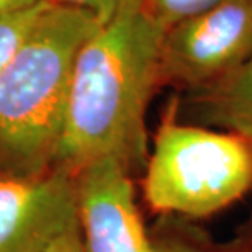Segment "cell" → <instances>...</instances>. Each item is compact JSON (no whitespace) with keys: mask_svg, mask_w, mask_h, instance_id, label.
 Wrapping results in <instances>:
<instances>
[{"mask_svg":"<svg viewBox=\"0 0 252 252\" xmlns=\"http://www.w3.org/2000/svg\"><path fill=\"white\" fill-rule=\"evenodd\" d=\"M205 90L206 115L215 123L252 141V56L228 77Z\"/></svg>","mask_w":252,"mask_h":252,"instance_id":"7","label":"cell"},{"mask_svg":"<svg viewBox=\"0 0 252 252\" xmlns=\"http://www.w3.org/2000/svg\"><path fill=\"white\" fill-rule=\"evenodd\" d=\"M224 0H144L148 12L164 32L184 20L206 12Z\"/></svg>","mask_w":252,"mask_h":252,"instance_id":"9","label":"cell"},{"mask_svg":"<svg viewBox=\"0 0 252 252\" xmlns=\"http://www.w3.org/2000/svg\"><path fill=\"white\" fill-rule=\"evenodd\" d=\"M251 187V139L182 125L174 115L164 118L143 182L144 198L154 211L201 218L233 205Z\"/></svg>","mask_w":252,"mask_h":252,"instance_id":"3","label":"cell"},{"mask_svg":"<svg viewBox=\"0 0 252 252\" xmlns=\"http://www.w3.org/2000/svg\"><path fill=\"white\" fill-rule=\"evenodd\" d=\"M53 0H43L32 8L0 17V72L30 36Z\"/></svg>","mask_w":252,"mask_h":252,"instance_id":"8","label":"cell"},{"mask_svg":"<svg viewBox=\"0 0 252 252\" xmlns=\"http://www.w3.org/2000/svg\"><path fill=\"white\" fill-rule=\"evenodd\" d=\"M151 252H198L189 248H180V246H154Z\"/></svg>","mask_w":252,"mask_h":252,"instance_id":"13","label":"cell"},{"mask_svg":"<svg viewBox=\"0 0 252 252\" xmlns=\"http://www.w3.org/2000/svg\"><path fill=\"white\" fill-rule=\"evenodd\" d=\"M41 2L43 0H0V17L32 8Z\"/></svg>","mask_w":252,"mask_h":252,"instance_id":"11","label":"cell"},{"mask_svg":"<svg viewBox=\"0 0 252 252\" xmlns=\"http://www.w3.org/2000/svg\"><path fill=\"white\" fill-rule=\"evenodd\" d=\"M54 3L64 5V7H72L82 12L92 15L97 22L102 25H107L108 22L117 17L123 8L128 5L144 2V0H53Z\"/></svg>","mask_w":252,"mask_h":252,"instance_id":"10","label":"cell"},{"mask_svg":"<svg viewBox=\"0 0 252 252\" xmlns=\"http://www.w3.org/2000/svg\"><path fill=\"white\" fill-rule=\"evenodd\" d=\"M129 167L115 158L85 165L75 177L84 252H151Z\"/></svg>","mask_w":252,"mask_h":252,"instance_id":"6","label":"cell"},{"mask_svg":"<svg viewBox=\"0 0 252 252\" xmlns=\"http://www.w3.org/2000/svg\"><path fill=\"white\" fill-rule=\"evenodd\" d=\"M164 34L139 2L90 36L74 65L53 169L75 175L103 158L122 160L129 169L143 162L144 115L160 80Z\"/></svg>","mask_w":252,"mask_h":252,"instance_id":"1","label":"cell"},{"mask_svg":"<svg viewBox=\"0 0 252 252\" xmlns=\"http://www.w3.org/2000/svg\"><path fill=\"white\" fill-rule=\"evenodd\" d=\"M100 27L92 15L53 2L0 72V172L53 169L74 65Z\"/></svg>","mask_w":252,"mask_h":252,"instance_id":"2","label":"cell"},{"mask_svg":"<svg viewBox=\"0 0 252 252\" xmlns=\"http://www.w3.org/2000/svg\"><path fill=\"white\" fill-rule=\"evenodd\" d=\"M74 233H80L74 175L0 172V252H51Z\"/></svg>","mask_w":252,"mask_h":252,"instance_id":"5","label":"cell"},{"mask_svg":"<svg viewBox=\"0 0 252 252\" xmlns=\"http://www.w3.org/2000/svg\"><path fill=\"white\" fill-rule=\"evenodd\" d=\"M252 56V0H224L164 34L160 79L208 89Z\"/></svg>","mask_w":252,"mask_h":252,"instance_id":"4","label":"cell"},{"mask_svg":"<svg viewBox=\"0 0 252 252\" xmlns=\"http://www.w3.org/2000/svg\"><path fill=\"white\" fill-rule=\"evenodd\" d=\"M51 252H84V246H82V238H80V233H74L64 238L61 243H58Z\"/></svg>","mask_w":252,"mask_h":252,"instance_id":"12","label":"cell"}]
</instances>
